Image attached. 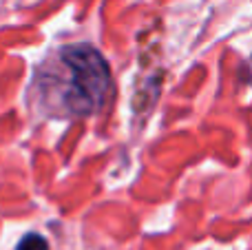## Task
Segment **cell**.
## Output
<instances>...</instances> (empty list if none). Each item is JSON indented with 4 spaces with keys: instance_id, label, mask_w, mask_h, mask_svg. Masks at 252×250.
I'll use <instances>...</instances> for the list:
<instances>
[{
    "instance_id": "1",
    "label": "cell",
    "mask_w": 252,
    "mask_h": 250,
    "mask_svg": "<svg viewBox=\"0 0 252 250\" xmlns=\"http://www.w3.org/2000/svg\"><path fill=\"white\" fill-rule=\"evenodd\" d=\"M38 100L56 118H89L104 106L111 91V69L87 42L58 49L35 73Z\"/></svg>"
},
{
    "instance_id": "3",
    "label": "cell",
    "mask_w": 252,
    "mask_h": 250,
    "mask_svg": "<svg viewBox=\"0 0 252 250\" xmlns=\"http://www.w3.org/2000/svg\"><path fill=\"white\" fill-rule=\"evenodd\" d=\"M248 82L252 84V58H250V64H248Z\"/></svg>"
},
{
    "instance_id": "2",
    "label": "cell",
    "mask_w": 252,
    "mask_h": 250,
    "mask_svg": "<svg viewBox=\"0 0 252 250\" xmlns=\"http://www.w3.org/2000/svg\"><path fill=\"white\" fill-rule=\"evenodd\" d=\"M16 250H49V242L38 233H27L25 237L18 242Z\"/></svg>"
}]
</instances>
